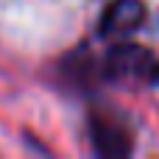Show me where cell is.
I'll return each mask as SVG.
<instances>
[{
    "label": "cell",
    "instance_id": "6da1fadb",
    "mask_svg": "<svg viewBox=\"0 0 159 159\" xmlns=\"http://www.w3.org/2000/svg\"><path fill=\"white\" fill-rule=\"evenodd\" d=\"M89 140H92L95 154L103 159H126L134 151V134H131L129 123L106 109H92Z\"/></svg>",
    "mask_w": 159,
    "mask_h": 159
},
{
    "label": "cell",
    "instance_id": "7a4b0ae2",
    "mask_svg": "<svg viewBox=\"0 0 159 159\" xmlns=\"http://www.w3.org/2000/svg\"><path fill=\"white\" fill-rule=\"evenodd\" d=\"M154 64V53L137 42H120L115 48L106 50V56L101 59V73L103 81H134L148 75Z\"/></svg>",
    "mask_w": 159,
    "mask_h": 159
},
{
    "label": "cell",
    "instance_id": "3957f363",
    "mask_svg": "<svg viewBox=\"0 0 159 159\" xmlns=\"http://www.w3.org/2000/svg\"><path fill=\"white\" fill-rule=\"evenodd\" d=\"M145 17H148L145 0H112L98 20V34L103 39L129 36L145 22Z\"/></svg>",
    "mask_w": 159,
    "mask_h": 159
},
{
    "label": "cell",
    "instance_id": "277c9868",
    "mask_svg": "<svg viewBox=\"0 0 159 159\" xmlns=\"http://www.w3.org/2000/svg\"><path fill=\"white\" fill-rule=\"evenodd\" d=\"M59 75L75 89H92L95 84L103 81L101 59H95V53L87 45H81L59 61Z\"/></svg>",
    "mask_w": 159,
    "mask_h": 159
},
{
    "label": "cell",
    "instance_id": "5b68a950",
    "mask_svg": "<svg viewBox=\"0 0 159 159\" xmlns=\"http://www.w3.org/2000/svg\"><path fill=\"white\" fill-rule=\"evenodd\" d=\"M148 81H151L154 87H159V61L151 64V70H148Z\"/></svg>",
    "mask_w": 159,
    "mask_h": 159
}]
</instances>
